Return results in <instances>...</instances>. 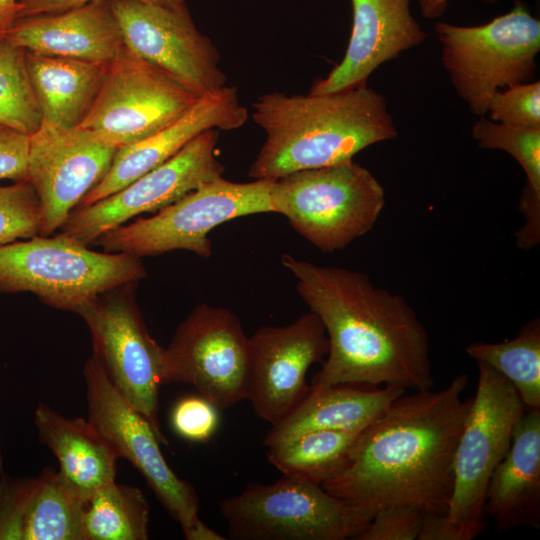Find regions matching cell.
Segmentation results:
<instances>
[{
	"instance_id": "6da1fadb",
	"label": "cell",
	"mask_w": 540,
	"mask_h": 540,
	"mask_svg": "<svg viewBox=\"0 0 540 540\" xmlns=\"http://www.w3.org/2000/svg\"><path fill=\"white\" fill-rule=\"evenodd\" d=\"M467 384L462 373L441 390L404 392L357 434L342 468L321 487L350 508L362 531L389 506L447 513L472 402L462 397Z\"/></svg>"
},
{
	"instance_id": "7a4b0ae2",
	"label": "cell",
	"mask_w": 540,
	"mask_h": 540,
	"mask_svg": "<svg viewBox=\"0 0 540 540\" xmlns=\"http://www.w3.org/2000/svg\"><path fill=\"white\" fill-rule=\"evenodd\" d=\"M281 263L328 337L327 358L311 385L433 387L427 331L401 295L374 286L360 271L286 253Z\"/></svg>"
},
{
	"instance_id": "3957f363",
	"label": "cell",
	"mask_w": 540,
	"mask_h": 540,
	"mask_svg": "<svg viewBox=\"0 0 540 540\" xmlns=\"http://www.w3.org/2000/svg\"><path fill=\"white\" fill-rule=\"evenodd\" d=\"M252 107L253 121L266 133L248 171L253 179H276L351 160L398 136L385 97L367 85L327 94L270 92Z\"/></svg>"
},
{
	"instance_id": "277c9868",
	"label": "cell",
	"mask_w": 540,
	"mask_h": 540,
	"mask_svg": "<svg viewBox=\"0 0 540 540\" xmlns=\"http://www.w3.org/2000/svg\"><path fill=\"white\" fill-rule=\"evenodd\" d=\"M269 196L273 213L325 253L368 233L385 206L382 185L353 159L273 179Z\"/></svg>"
},
{
	"instance_id": "5b68a950",
	"label": "cell",
	"mask_w": 540,
	"mask_h": 540,
	"mask_svg": "<svg viewBox=\"0 0 540 540\" xmlns=\"http://www.w3.org/2000/svg\"><path fill=\"white\" fill-rule=\"evenodd\" d=\"M147 276L141 258L97 252L59 233L0 244V294L30 292L75 312L90 298Z\"/></svg>"
},
{
	"instance_id": "8992f818",
	"label": "cell",
	"mask_w": 540,
	"mask_h": 540,
	"mask_svg": "<svg viewBox=\"0 0 540 540\" xmlns=\"http://www.w3.org/2000/svg\"><path fill=\"white\" fill-rule=\"evenodd\" d=\"M434 31L452 86L479 117L486 116L496 91L530 82L536 74L540 21L521 0L486 24L458 26L439 21Z\"/></svg>"
},
{
	"instance_id": "52a82bcc",
	"label": "cell",
	"mask_w": 540,
	"mask_h": 540,
	"mask_svg": "<svg viewBox=\"0 0 540 540\" xmlns=\"http://www.w3.org/2000/svg\"><path fill=\"white\" fill-rule=\"evenodd\" d=\"M273 179L233 182L223 176L210 180L148 218L123 224L102 234L94 244L105 252L137 257L174 250L190 251L202 258L212 254L209 233L234 218L273 213L270 187Z\"/></svg>"
},
{
	"instance_id": "ba28073f",
	"label": "cell",
	"mask_w": 540,
	"mask_h": 540,
	"mask_svg": "<svg viewBox=\"0 0 540 540\" xmlns=\"http://www.w3.org/2000/svg\"><path fill=\"white\" fill-rule=\"evenodd\" d=\"M137 283L100 293L75 313L85 321L93 353L113 385L148 420L160 442L167 444L158 419L165 349L146 328L135 296Z\"/></svg>"
},
{
	"instance_id": "9c48e42d",
	"label": "cell",
	"mask_w": 540,
	"mask_h": 540,
	"mask_svg": "<svg viewBox=\"0 0 540 540\" xmlns=\"http://www.w3.org/2000/svg\"><path fill=\"white\" fill-rule=\"evenodd\" d=\"M477 364L476 394L457 445L454 487L446 513L472 539L485 527L484 506L490 477L507 454L514 428L525 412L513 385L490 366Z\"/></svg>"
},
{
	"instance_id": "30bf717a",
	"label": "cell",
	"mask_w": 540,
	"mask_h": 540,
	"mask_svg": "<svg viewBox=\"0 0 540 540\" xmlns=\"http://www.w3.org/2000/svg\"><path fill=\"white\" fill-rule=\"evenodd\" d=\"M219 507L236 540H344L362 531L350 508L320 485L283 475L251 484Z\"/></svg>"
},
{
	"instance_id": "8fae6325",
	"label": "cell",
	"mask_w": 540,
	"mask_h": 540,
	"mask_svg": "<svg viewBox=\"0 0 540 540\" xmlns=\"http://www.w3.org/2000/svg\"><path fill=\"white\" fill-rule=\"evenodd\" d=\"M164 349L162 384L192 385L221 409L247 399L249 337L229 309L197 305Z\"/></svg>"
},
{
	"instance_id": "7c38bea8",
	"label": "cell",
	"mask_w": 540,
	"mask_h": 540,
	"mask_svg": "<svg viewBox=\"0 0 540 540\" xmlns=\"http://www.w3.org/2000/svg\"><path fill=\"white\" fill-rule=\"evenodd\" d=\"M199 98L124 47L108 64L95 103L79 127L119 148L168 126Z\"/></svg>"
},
{
	"instance_id": "4fadbf2b",
	"label": "cell",
	"mask_w": 540,
	"mask_h": 540,
	"mask_svg": "<svg viewBox=\"0 0 540 540\" xmlns=\"http://www.w3.org/2000/svg\"><path fill=\"white\" fill-rule=\"evenodd\" d=\"M88 420L145 478L161 504L187 534L200 520L192 485L167 464L148 420L113 385L97 356L84 365Z\"/></svg>"
},
{
	"instance_id": "5bb4252c",
	"label": "cell",
	"mask_w": 540,
	"mask_h": 540,
	"mask_svg": "<svg viewBox=\"0 0 540 540\" xmlns=\"http://www.w3.org/2000/svg\"><path fill=\"white\" fill-rule=\"evenodd\" d=\"M217 129H208L167 161L143 174L119 191L87 206H77L61 233L89 246L105 232L139 214L157 212L200 185L223 176L217 158Z\"/></svg>"
},
{
	"instance_id": "9a60e30c",
	"label": "cell",
	"mask_w": 540,
	"mask_h": 540,
	"mask_svg": "<svg viewBox=\"0 0 540 540\" xmlns=\"http://www.w3.org/2000/svg\"><path fill=\"white\" fill-rule=\"evenodd\" d=\"M125 47L174 77L199 97L226 86L220 54L195 26L187 6L110 0Z\"/></svg>"
},
{
	"instance_id": "2e32d148",
	"label": "cell",
	"mask_w": 540,
	"mask_h": 540,
	"mask_svg": "<svg viewBox=\"0 0 540 540\" xmlns=\"http://www.w3.org/2000/svg\"><path fill=\"white\" fill-rule=\"evenodd\" d=\"M117 147L92 132L45 124L30 135L27 180L42 211L40 236H50L65 223L110 168Z\"/></svg>"
},
{
	"instance_id": "e0dca14e",
	"label": "cell",
	"mask_w": 540,
	"mask_h": 540,
	"mask_svg": "<svg viewBox=\"0 0 540 540\" xmlns=\"http://www.w3.org/2000/svg\"><path fill=\"white\" fill-rule=\"evenodd\" d=\"M329 350L325 328L306 313L284 326H262L249 337L247 399L256 415L276 424L306 396V374Z\"/></svg>"
},
{
	"instance_id": "ac0fdd59",
	"label": "cell",
	"mask_w": 540,
	"mask_h": 540,
	"mask_svg": "<svg viewBox=\"0 0 540 540\" xmlns=\"http://www.w3.org/2000/svg\"><path fill=\"white\" fill-rule=\"evenodd\" d=\"M352 27L342 60L312 84L310 94L367 85L383 63L423 43L427 33L411 14L410 0H351Z\"/></svg>"
},
{
	"instance_id": "d6986e66",
	"label": "cell",
	"mask_w": 540,
	"mask_h": 540,
	"mask_svg": "<svg viewBox=\"0 0 540 540\" xmlns=\"http://www.w3.org/2000/svg\"><path fill=\"white\" fill-rule=\"evenodd\" d=\"M248 119L235 86L200 97L181 117L163 129L117 149L109 170L78 206L93 204L161 165L208 129L233 130Z\"/></svg>"
},
{
	"instance_id": "ffe728a7",
	"label": "cell",
	"mask_w": 540,
	"mask_h": 540,
	"mask_svg": "<svg viewBox=\"0 0 540 540\" xmlns=\"http://www.w3.org/2000/svg\"><path fill=\"white\" fill-rule=\"evenodd\" d=\"M3 40L32 53L102 63L125 47L110 0L18 17Z\"/></svg>"
},
{
	"instance_id": "44dd1931",
	"label": "cell",
	"mask_w": 540,
	"mask_h": 540,
	"mask_svg": "<svg viewBox=\"0 0 540 540\" xmlns=\"http://www.w3.org/2000/svg\"><path fill=\"white\" fill-rule=\"evenodd\" d=\"M86 502L54 468L0 477V540H84Z\"/></svg>"
},
{
	"instance_id": "7402d4cb",
	"label": "cell",
	"mask_w": 540,
	"mask_h": 540,
	"mask_svg": "<svg viewBox=\"0 0 540 540\" xmlns=\"http://www.w3.org/2000/svg\"><path fill=\"white\" fill-rule=\"evenodd\" d=\"M484 514L500 531L540 527V409L518 420L510 448L490 477Z\"/></svg>"
},
{
	"instance_id": "603a6c76",
	"label": "cell",
	"mask_w": 540,
	"mask_h": 540,
	"mask_svg": "<svg viewBox=\"0 0 540 540\" xmlns=\"http://www.w3.org/2000/svg\"><path fill=\"white\" fill-rule=\"evenodd\" d=\"M405 391L390 385H310L298 405L272 425L263 444L270 448L317 430H361Z\"/></svg>"
},
{
	"instance_id": "cb8c5ba5",
	"label": "cell",
	"mask_w": 540,
	"mask_h": 540,
	"mask_svg": "<svg viewBox=\"0 0 540 540\" xmlns=\"http://www.w3.org/2000/svg\"><path fill=\"white\" fill-rule=\"evenodd\" d=\"M34 423L39 439L58 460V473L85 502L98 488L115 481L120 457L89 420L64 417L40 403Z\"/></svg>"
},
{
	"instance_id": "d4e9b609",
	"label": "cell",
	"mask_w": 540,
	"mask_h": 540,
	"mask_svg": "<svg viewBox=\"0 0 540 540\" xmlns=\"http://www.w3.org/2000/svg\"><path fill=\"white\" fill-rule=\"evenodd\" d=\"M108 64L26 51V69L42 124L79 127L95 103Z\"/></svg>"
},
{
	"instance_id": "484cf974",
	"label": "cell",
	"mask_w": 540,
	"mask_h": 540,
	"mask_svg": "<svg viewBox=\"0 0 540 540\" xmlns=\"http://www.w3.org/2000/svg\"><path fill=\"white\" fill-rule=\"evenodd\" d=\"M472 137L480 148L505 151L522 167L526 185L518 209L525 223L515 238L525 251L536 247L540 242V127L506 125L481 116L472 128Z\"/></svg>"
},
{
	"instance_id": "4316f807",
	"label": "cell",
	"mask_w": 540,
	"mask_h": 540,
	"mask_svg": "<svg viewBox=\"0 0 540 540\" xmlns=\"http://www.w3.org/2000/svg\"><path fill=\"white\" fill-rule=\"evenodd\" d=\"M361 430L303 433L268 448L267 458L283 476L321 486L342 468L348 450Z\"/></svg>"
},
{
	"instance_id": "83f0119b",
	"label": "cell",
	"mask_w": 540,
	"mask_h": 540,
	"mask_svg": "<svg viewBox=\"0 0 540 540\" xmlns=\"http://www.w3.org/2000/svg\"><path fill=\"white\" fill-rule=\"evenodd\" d=\"M466 353L505 377L525 411L540 409V319L521 327L515 338L500 343L475 342Z\"/></svg>"
},
{
	"instance_id": "f1b7e54d",
	"label": "cell",
	"mask_w": 540,
	"mask_h": 540,
	"mask_svg": "<svg viewBox=\"0 0 540 540\" xmlns=\"http://www.w3.org/2000/svg\"><path fill=\"white\" fill-rule=\"evenodd\" d=\"M149 505L143 492L115 481L98 488L83 512L84 540H147Z\"/></svg>"
},
{
	"instance_id": "f546056e",
	"label": "cell",
	"mask_w": 540,
	"mask_h": 540,
	"mask_svg": "<svg viewBox=\"0 0 540 540\" xmlns=\"http://www.w3.org/2000/svg\"><path fill=\"white\" fill-rule=\"evenodd\" d=\"M0 124L28 135L42 124L26 69V51L0 41Z\"/></svg>"
},
{
	"instance_id": "4dcf8cb0",
	"label": "cell",
	"mask_w": 540,
	"mask_h": 540,
	"mask_svg": "<svg viewBox=\"0 0 540 540\" xmlns=\"http://www.w3.org/2000/svg\"><path fill=\"white\" fill-rule=\"evenodd\" d=\"M42 211L28 180L0 186V244L40 234Z\"/></svg>"
},
{
	"instance_id": "1f68e13d",
	"label": "cell",
	"mask_w": 540,
	"mask_h": 540,
	"mask_svg": "<svg viewBox=\"0 0 540 540\" xmlns=\"http://www.w3.org/2000/svg\"><path fill=\"white\" fill-rule=\"evenodd\" d=\"M489 119L498 123L540 127V82L515 84L496 91L487 106Z\"/></svg>"
},
{
	"instance_id": "d6a6232c",
	"label": "cell",
	"mask_w": 540,
	"mask_h": 540,
	"mask_svg": "<svg viewBox=\"0 0 540 540\" xmlns=\"http://www.w3.org/2000/svg\"><path fill=\"white\" fill-rule=\"evenodd\" d=\"M217 409L213 403L201 395L183 398L173 407L172 427L183 439L205 442L212 437L218 427Z\"/></svg>"
},
{
	"instance_id": "836d02e7",
	"label": "cell",
	"mask_w": 540,
	"mask_h": 540,
	"mask_svg": "<svg viewBox=\"0 0 540 540\" xmlns=\"http://www.w3.org/2000/svg\"><path fill=\"white\" fill-rule=\"evenodd\" d=\"M423 512L408 505H395L379 510L357 540H417Z\"/></svg>"
},
{
	"instance_id": "e575fe53",
	"label": "cell",
	"mask_w": 540,
	"mask_h": 540,
	"mask_svg": "<svg viewBox=\"0 0 540 540\" xmlns=\"http://www.w3.org/2000/svg\"><path fill=\"white\" fill-rule=\"evenodd\" d=\"M30 135L0 124V179L27 180Z\"/></svg>"
},
{
	"instance_id": "d590c367",
	"label": "cell",
	"mask_w": 540,
	"mask_h": 540,
	"mask_svg": "<svg viewBox=\"0 0 540 540\" xmlns=\"http://www.w3.org/2000/svg\"><path fill=\"white\" fill-rule=\"evenodd\" d=\"M417 540H472V538L446 514L423 513Z\"/></svg>"
},
{
	"instance_id": "8d00e7d4",
	"label": "cell",
	"mask_w": 540,
	"mask_h": 540,
	"mask_svg": "<svg viewBox=\"0 0 540 540\" xmlns=\"http://www.w3.org/2000/svg\"><path fill=\"white\" fill-rule=\"evenodd\" d=\"M93 0H20L21 10L18 17L46 12H55L84 4ZM171 8L186 6L185 0H139ZM17 17V18H18Z\"/></svg>"
},
{
	"instance_id": "74e56055",
	"label": "cell",
	"mask_w": 540,
	"mask_h": 540,
	"mask_svg": "<svg viewBox=\"0 0 540 540\" xmlns=\"http://www.w3.org/2000/svg\"><path fill=\"white\" fill-rule=\"evenodd\" d=\"M20 0H0V41L18 17L21 10Z\"/></svg>"
},
{
	"instance_id": "f35d334b",
	"label": "cell",
	"mask_w": 540,
	"mask_h": 540,
	"mask_svg": "<svg viewBox=\"0 0 540 540\" xmlns=\"http://www.w3.org/2000/svg\"><path fill=\"white\" fill-rule=\"evenodd\" d=\"M420 12L427 19H436L441 17L447 6L448 0H418ZM487 4L494 5L498 0H483Z\"/></svg>"
},
{
	"instance_id": "ab89813d",
	"label": "cell",
	"mask_w": 540,
	"mask_h": 540,
	"mask_svg": "<svg viewBox=\"0 0 540 540\" xmlns=\"http://www.w3.org/2000/svg\"><path fill=\"white\" fill-rule=\"evenodd\" d=\"M188 540H224L221 534L215 530L206 526L201 520H199L194 527L184 535Z\"/></svg>"
}]
</instances>
